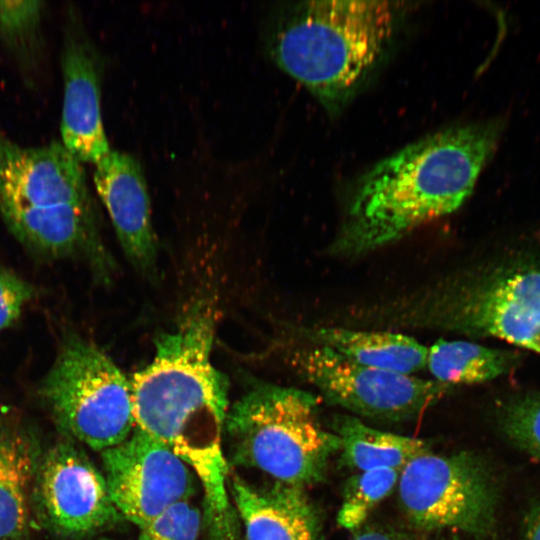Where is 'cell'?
Masks as SVG:
<instances>
[{
  "instance_id": "obj_27",
  "label": "cell",
  "mask_w": 540,
  "mask_h": 540,
  "mask_svg": "<svg viewBox=\"0 0 540 540\" xmlns=\"http://www.w3.org/2000/svg\"><path fill=\"white\" fill-rule=\"evenodd\" d=\"M454 540H456V539H454Z\"/></svg>"
},
{
  "instance_id": "obj_15",
  "label": "cell",
  "mask_w": 540,
  "mask_h": 540,
  "mask_svg": "<svg viewBox=\"0 0 540 540\" xmlns=\"http://www.w3.org/2000/svg\"><path fill=\"white\" fill-rule=\"evenodd\" d=\"M228 490L245 540H322L320 513L304 488L280 482L261 487L233 475Z\"/></svg>"
},
{
  "instance_id": "obj_22",
  "label": "cell",
  "mask_w": 540,
  "mask_h": 540,
  "mask_svg": "<svg viewBox=\"0 0 540 540\" xmlns=\"http://www.w3.org/2000/svg\"><path fill=\"white\" fill-rule=\"evenodd\" d=\"M502 426L513 443L540 460V395L512 400L504 409Z\"/></svg>"
},
{
  "instance_id": "obj_13",
  "label": "cell",
  "mask_w": 540,
  "mask_h": 540,
  "mask_svg": "<svg viewBox=\"0 0 540 540\" xmlns=\"http://www.w3.org/2000/svg\"><path fill=\"white\" fill-rule=\"evenodd\" d=\"M10 233L33 253L47 259L80 258L96 277L111 278L113 260L100 237L94 204L17 208L0 206Z\"/></svg>"
},
{
  "instance_id": "obj_4",
  "label": "cell",
  "mask_w": 540,
  "mask_h": 540,
  "mask_svg": "<svg viewBox=\"0 0 540 540\" xmlns=\"http://www.w3.org/2000/svg\"><path fill=\"white\" fill-rule=\"evenodd\" d=\"M317 400L293 387L256 385L228 409L229 458L275 482L305 488L322 481L340 440L320 423Z\"/></svg>"
},
{
  "instance_id": "obj_11",
  "label": "cell",
  "mask_w": 540,
  "mask_h": 540,
  "mask_svg": "<svg viewBox=\"0 0 540 540\" xmlns=\"http://www.w3.org/2000/svg\"><path fill=\"white\" fill-rule=\"evenodd\" d=\"M61 72V143L81 163L95 165L111 151L101 116L104 61L73 5L65 9Z\"/></svg>"
},
{
  "instance_id": "obj_5",
  "label": "cell",
  "mask_w": 540,
  "mask_h": 540,
  "mask_svg": "<svg viewBox=\"0 0 540 540\" xmlns=\"http://www.w3.org/2000/svg\"><path fill=\"white\" fill-rule=\"evenodd\" d=\"M39 393L56 425L92 449L117 445L135 427L130 379L81 336L64 339Z\"/></svg>"
},
{
  "instance_id": "obj_26",
  "label": "cell",
  "mask_w": 540,
  "mask_h": 540,
  "mask_svg": "<svg viewBox=\"0 0 540 540\" xmlns=\"http://www.w3.org/2000/svg\"><path fill=\"white\" fill-rule=\"evenodd\" d=\"M524 540H540V504L528 516Z\"/></svg>"
},
{
  "instance_id": "obj_28",
  "label": "cell",
  "mask_w": 540,
  "mask_h": 540,
  "mask_svg": "<svg viewBox=\"0 0 540 540\" xmlns=\"http://www.w3.org/2000/svg\"><path fill=\"white\" fill-rule=\"evenodd\" d=\"M106 540H108V539H106Z\"/></svg>"
},
{
  "instance_id": "obj_20",
  "label": "cell",
  "mask_w": 540,
  "mask_h": 540,
  "mask_svg": "<svg viewBox=\"0 0 540 540\" xmlns=\"http://www.w3.org/2000/svg\"><path fill=\"white\" fill-rule=\"evenodd\" d=\"M511 353L464 340L439 339L427 347L425 367L434 380L453 386L492 380L508 372Z\"/></svg>"
},
{
  "instance_id": "obj_1",
  "label": "cell",
  "mask_w": 540,
  "mask_h": 540,
  "mask_svg": "<svg viewBox=\"0 0 540 540\" xmlns=\"http://www.w3.org/2000/svg\"><path fill=\"white\" fill-rule=\"evenodd\" d=\"M215 319L198 305L158 337L152 361L130 378L135 428L168 446L204 492L212 540H238L228 490L224 427L228 383L212 362Z\"/></svg>"
},
{
  "instance_id": "obj_23",
  "label": "cell",
  "mask_w": 540,
  "mask_h": 540,
  "mask_svg": "<svg viewBox=\"0 0 540 540\" xmlns=\"http://www.w3.org/2000/svg\"><path fill=\"white\" fill-rule=\"evenodd\" d=\"M202 522L201 511L182 501L140 527L137 540H199Z\"/></svg>"
},
{
  "instance_id": "obj_17",
  "label": "cell",
  "mask_w": 540,
  "mask_h": 540,
  "mask_svg": "<svg viewBox=\"0 0 540 540\" xmlns=\"http://www.w3.org/2000/svg\"><path fill=\"white\" fill-rule=\"evenodd\" d=\"M303 335L364 366L412 375L426 365L427 347L401 333L319 327Z\"/></svg>"
},
{
  "instance_id": "obj_6",
  "label": "cell",
  "mask_w": 540,
  "mask_h": 540,
  "mask_svg": "<svg viewBox=\"0 0 540 540\" xmlns=\"http://www.w3.org/2000/svg\"><path fill=\"white\" fill-rule=\"evenodd\" d=\"M397 487L400 508L416 529L457 530L479 540L494 533L496 482L471 451L423 453L400 471Z\"/></svg>"
},
{
  "instance_id": "obj_18",
  "label": "cell",
  "mask_w": 540,
  "mask_h": 540,
  "mask_svg": "<svg viewBox=\"0 0 540 540\" xmlns=\"http://www.w3.org/2000/svg\"><path fill=\"white\" fill-rule=\"evenodd\" d=\"M333 429L340 440L341 463L359 472L401 471L412 459L430 451L422 439L372 428L354 416L335 417Z\"/></svg>"
},
{
  "instance_id": "obj_21",
  "label": "cell",
  "mask_w": 540,
  "mask_h": 540,
  "mask_svg": "<svg viewBox=\"0 0 540 540\" xmlns=\"http://www.w3.org/2000/svg\"><path fill=\"white\" fill-rule=\"evenodd\" d=\"M399 475L398 470L381 468L351 476L344 485L338 524L344 529L358 530L373 509L395 489Z\"/></svg>"
},
{
  "instance_id": "obj_12",
  "label": "cell",
  "mask_w": 540,
  "mask_h": 540,
  "mask_svg": "<svg viewBox=\"0 0 540 540\" xmlns=\"http://www.w3.org/2000/svg\"><path fill=\"white\" fill-rule=\"evenodd\" d=\"M94 204L86 172L61 143L22 146L0 136V206Z\"/></svg>"
},
{
  "instance_id": "obj_9",
  "label": "cell",
  "mask_w": 540,
  "mask_h": 540,
  "mask_svg": "<svg viewBox=\"0 0 540 540\" xmlns=\"http://www.w3.org/2000/svg\"><path fill=\"white\" fill-rule=\"evenodd\" d=\"M101 459L113 505L139 528L196 492L191 468L168 446L135 427L125 440L101 451Z\"/></svg>"
},
{
  "instance_id": "obj_14",
  "label": "cell",
  "mask_w": 540,
  "mask_h": 540,
  "mask_svg": "<svg viewBox=\"0 0 540 540\" xmlns=\"http://www.w3.org/2000/svg\"><path fill=\"white\" fill-rule=\"evenodd\" d=\"M93 181L127 260L142 276L155 275L158 245L140 162L111 150L95 164Z\"/></svg>"
},
{
  "instance_id": "obj_19",
  "label": "cell",
  "mask_w": 540,
  "mask_h": 540,
  "mask_svg": "<svg viewBox=\"0 0 540 540\" xmlns=\"http://www.w3.org/2000/svg\"><path fill=\"white\" fill-rule=\"evenodd\" d=\"M44 1H0V47L34 87L46 64Z\"/></svg>"
},
{
  "instance_id": "obj_25",
  "label": "cell",
  "mask_w": 540,
  "mask_h": 540,
  "mask_svg": "<svg viewBox=\"0 0 540 540\" xmlns=\"http://www.w3.org/2000/svg\"><path fill=\"white\" fill-rule=\"evenodd\" d=\"M352 540H418V538L404 530L377 526L358 531Z\"/></svg>"
},
{
  "instance_id": "obj_2",
  "label": "cell",
  "mask_w": 540,
  "mask_h": 540,
  "mask_svg": "<svg viewBox=\"0 0 540 540\" xmlns=\"http://www.w3.org/2000/svg\"><path fill=\"white\" fill-rule=\"evenodd\" d=\"M506 123L499 116L453 126L376 163L356 183L333 249L368 252L456 211L472 194Z\"/></svg>"
},
{
  "instance_id": "obj_7",
  "label": "cell",
  "mask_w": 540,
  "mask_h": 540,
  "mask_svg": "<svg viewBox=\"0 0 540 540\" xmlns=\"http://www.w3.org/2000/svg\"><path fill=\"white\" fill-rule=\"evenodd\" d=\"M289 362L330 404L375 419L415 418L453 387L434 379L364 366L316 344L293 349Z\"/></svg>"
},
{
  "instance_id": "obj_8",
  "label": "cell",
  "mask_w": 540,
  "mask_h": 540,
  "mask_svg": "<svg viewBox=\"0 0 540 540\" xmlns=\"http://www.w3.org/2000/svg\"><path fill=\"white\" fill-rule=\"evenodd\" d=\"M425 320L494 337L540 355V269L509 273L445 293Z\"/></svg>"
},
{
  "instance_id": "obj_10",
  "label": "cell",
  "mask_w": 540,
  "mask_h": 540,
  "mask_svg": "<svg viewBox=\"0 0 540 540\" xmlns=\"http://www.w3.org/2000/svg\"><path fill=\"white\" fill-rule=\"evenodd\" d=\"M33 496L45 523L64 535L89 533L120 517L104 475L70 442L41 456Z\"/></svg>"
},
{
  "instance_id": "obj_3",
  "label": "cell",
  "mask_w": 540,
  "mask_h": 540,
  "mask_svg": "<svg viewBox=\"0 0 540 540\" xmlns=\"http://www.w3.org/2000/svg\"><path fill=\"white\" fill-rule=\"evenodd\" d=\"M392 1H298L268 14V57L332 114L341 112L383 62L407 11Z\"/></svg>"
},
{
  "instance_id": "obj_16",
  "label": "cell",
  "mask_w": 540,
  "mask_h": 540,
  "mask_svg": "<svg viewBox=\"0 0 540 540\" xmlns=\"http://www.w3.org/2000/svg\"><path fill=\"white\" fill-rule=\"evenodd\" d=\"M40 458L31 428L0 409V540H19L27 531Z\"/></svg>"
},
{
  "instance_id": "obj_24",
  "label": "cell",
  "mask_w": 540,
  "mask_h": 540,
  "mask_svg": "<svg viewBox=\"0 0 540 540\" xmlns=\"http://www.w3.org/2000/svg\"><path fill=\"white\" fill-rule=\"evenodd\" d=\"M32 296L33 287L28 282L0 267V330L16 321Z\"/></svg>"
}]
</instances>
